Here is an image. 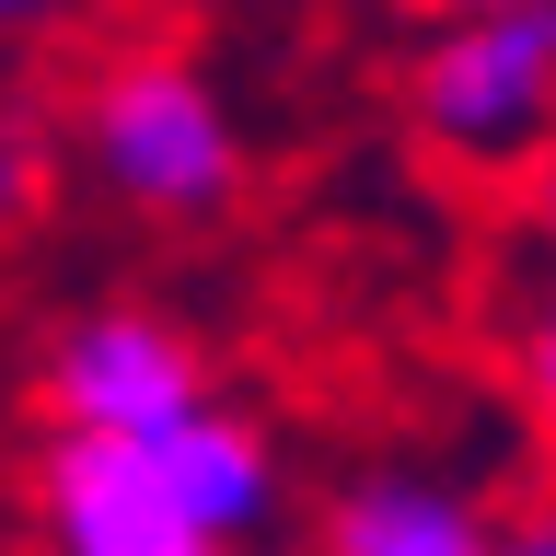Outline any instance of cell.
Returning <instances> with one entry per match:
<instances>
[{
    "label": "cell",
    "mask_w": 556,
    "mask_h": 556,
    "mask_svg": "<svg viewBox=\"0 0 556 556\" xmlns=\"http://www.w3.org/2000/svg\"><path fill=\"white\" fill-rule=\"evenodd\" d=\"M220 394L198 325H174L151 302H70L35 348V406L59 441H128L151 452L174 417H198Z\"/></svg>",
    "instance_id": "cell-3"
},
{
    "label": "cell",
    "mask_w": 556,
    "mask_h": 556,
    "mask_svg": "<svg viewBox=\"0 0 556 556\" xmlns=\"http://www.w3.org/2000/svg\"><path fill=\"white\" fill-rule=\"evenodd\" d=\"M406 128L464 186H533L556 163V12L429 24L406 59Z\"/></svg>",
    "instance_id": "cell-2"
},
{
    "label": "cell",
    "mask_w": 556,
    "mask_h": 556,
    "mask_svg": "<svg viewBox=\"0 0 556 556\" xmlns=\"http://www.w3.org/2000/svg\"><path fill=\"white\" fill-rule=\"evenodd\" d=\"M476 12H556V0H429V24H476Z\"/></svg>",
    "instance_id": "cell-11"
},
{
    "label": "cell",
    "mask_w": 556,
    "mask_h": 556,
    "mask_svg": "<svg viewBox=\"0 0 556 556\" xmlns=\"http://www.w3.org/2000/svg\"><path fill=\"white\" fill-rule=\"evenodd\" d=\"M93 0H0V35H59V24H81Z\"/></svg>",
    "instance_id": "cell-10"
},
{
    "label": "cell",
    "mask_w": 556,
    "mask_h": 556,
    "mask_svg": "<svg viewBox=\"0 0 556 556\" xmlns=\"http://www.w3.org/2000/svg\"><path fill=\"white\" fill-rule=\"evenodd\" d=\"M24 545L35 556H220L198 545V521L163 498L151 452L128 441H35L24 464Z\"/></svg>",
    "instance_id": "cell-4"
},
{
    "label": "cell",
    "mask_w": 556,
    "mask_h": 556,
    "mask_svg": "<svg viewBox=\"0 0 556 556\" xmlns=\"http://www.w3.org/2000/svg\"><path fill=\"white\" fill-rule=\"evenodd\" d=\"M486 510L464 476L429 464H359L337 476V498L313 510V556H486Z\"/></svg>",
    "instance_id": "cell-6"
},
{
    "label": "cell",
    "mask_w": 556,
    "mask_h": 556,
    "mask_svg": "<svg viewBox=\"0 0 556 556\" xmlns=\"http://www.w3.org/2000/svg\"><path fill=\"white\" fill-rule=\"evenodd\" d=\"M151 476H163L174 510L198 521V545H220V556L267 545L278 521H290V452H278V429L255 406H232V394H208L198 417H174L163 441H151Z\"/></svg>",
    "instance_id": "cell-5"
},
{
    "label": "cell",
    "mask_w": 556,
    "mask_h": 556,
    "mask_svg": "<svg viewBox=\"0 0 556 556\" xmlns=\"http://www.w3.org/2000/svg\"><path fill=\"white\" fill-rule=\"evenodd\" d=\"M59 163H81L128 220H163V232H198L243 198V116L232 93L208 81L186 47H104L81 81H70V128Z\"/></svg>",
    "instance_id": "cell-1"
},
{
    "label": "cell",
    "mask_w": 556,
    "mask_h": 556,
    "mask_svg": "<svg viewBox=\"0 0 556 556\" xmlns=\"http://www.w3.org/2000/svg\"><path fill=\"white\" fill-rule=\"evenodd\" d=\"M498 371L521 394V429L556 452V163L533 174L510 232V278H498Z\"/></svg>",
    "instance_id": "cell-7"
},
{
    "label": "cell",
    "mask_w": 556,
    "mask_h": 556,
    "mask_svg": "<svg viewBox=\"0 0 556 556\" xmlns=\"http://www.w3.org/2000/svg\"><path fill=\"white\" fill-rule=\"evenodd\" d=\"M486 556H556V476L486 510Z\"/></svg>",
    "instance_id": "cell-9"
},
{
    "label": "cell",
    "mask_w": 556,
    "mask_h": 556,
    "mask_svg": "<svg viewBox=\"0 0 556 556\" xmlns=\"http://www.w3.org/2000/svg\"><path fill=\"white\" fill-rule=\"evenodd\" d=\"M59 186V128H47V104L0 93V232H24L35 208Z\"/></svg>",
    "instance_id": "cell-8"
}]
</instances>
